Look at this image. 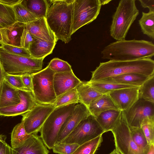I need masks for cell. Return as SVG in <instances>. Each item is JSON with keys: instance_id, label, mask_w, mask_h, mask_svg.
<instances>
[{"instance_id": "obj_1", "label": "cell", "mask_w": 154, "mask_h": 154, "mask_svg": "<svg viewBox=\"0 0 154 154\" xmlns=\"http://www.w3.org/2000/svg\"><path fill=\"white\" fill-rule=\"evenodd\" d=\"M102 58L109 60L127 61L151 58L154 56V45L144 40L116 41L105 47Z\"/></svg>"}, {"instance_id": "obj_2", "label": "cell", "mask_w": 154, "mask_h": 154, "mask_svg": "<svg viewBox=\"0 0 154 154\" xmlns=\"http://www.w3.org/2000/svg\"><path fill=\"white\" fill-rule=\"evenodd\" d=\"M89 82L101 80L112 77L129 73H139L148 76L154 75V61L151 58H143L127 61L109 60L100 63L91 72Z\"/></svg>"}, {"instance_id": "obj_3", "label": "cell", "mask_w": 154, "mask_h": 154, "mask_svg": "<svg viewBox=\"0 0 154 154\" xmlns=\"http://www.w3.org/2000/svg\"><path fill=\"white\" fill-rule=\"evenodd\" d=\"M74 0H51L46 20L57 41L67 43L72 34L73 5Z\"/></svg>"}, {"instance_id": "obj_4", "label": "cell", "mask_w": 154, "mask_h": 154, "mask_svg": "<svg viewBox=\"0 0 154 154\" xmlns=\"http://www.w3.org/2000/svg\"><path fill=\"white\" fill-rule=\"evenodd\" d=\"M135 0H121L112 17L109 32L114 39H125L131 25L139 14Z\"/></svg>"}, {"instance_id": "obj_5", "label": "cell", "mask_w": 154, "mask_h": 154, "mask_svg": "<svg viewBox=\"0 0 154 154\" xmlns=\"http://www.w3.org/2000/svg\"><path fill=\"white\" fill-rule=\"evenodd\" d=\"M44 59H36L9 53L0 47V60L6 73L22 76L32 75L42 70Z\"/></svg>"}, {"instance_id": "obj_6", "label": "cell", "mask_w": 154, "mask_h": 154, "mask_svg": "<svg viewBox=\"0 0 154 154\" xmlns=\"http://www.w3.org/2000/svg\"><path fill=\"white\" fill-rule=\"evenodd\" d=\"M76 104L55 108L46 119L40 132L41 138L48 149H52L55 144L61 127Z\"/></svg>"}, {"instance_id": "obj_7", "label": "cell", "mask_w": 154, "mask_h": 154, "mask_svg": "<svg viewBox=\"0 0 154 154\" xmlns=\"http://www.w3.org/2000/svg\"><path fill=\"white\" fill-rule=\"evenodd\" d=\"M55 72L47 66L32 75V93L36 102L45 105L53 104L57 98L54 85Z\"/></svg>"}, {"instance_id": "obj_8", "label": "cell", "mask_w": 154, "mask_h": 154, "mask_svg": "<svg viewBox=\"0 0 154 154\" xmlns=\"http://www.w3.org/2000/svg\"><path fill=\"white\" fill-rule=\"evenodd\" d=\"M113 134L116 149L121 154H147L149 150L139 148L133 141L129 126L122 111L120 119L111 131Z\"/></svg>"}, {"instance_id": "obj_9", "label": "cell", "mask_w": 154, "mask_h": 154, "mask_svg": "<svg viewBox=\"0 0 154 154\" xmlns=\"http://www.w3.org/2000/svg\"><path fill=\"white\" fill-rule=\"evenodd\" d=\"M102 5L101 0H74L72 34L82 27L95 20L100 13Z\"/></svg>"}, {"instance_id": "obj_10", "label": "cell", "mask_w": 154, "mask_h": 154, "mask_svg": "<svg viewBox=\"0 0 154 154\" xmlns=\"http://www.w3.org/2000/svg\"><path fill=\"white\" fill-rule=\"evenodd\" d=\"M105 133L96 118L90 115L82 120L60 143L80 145Z\"/></svg>"}, {"instance_id": "obj_11", "label": "cell", "mask_w": 154, "mask_h": 154, "mask_svg": "<svg viewBox=\"0 0 154 154\" xmlns=\"http://www.w3.org/2000/svg\"><path fill=\"white\" fill-rule=\"evenodd\" d=\"M54 104L37 103L30 111L21 115L24 128L29 134H37L48 116L55 109Z\"/></svg>"}, {"instance_id": "obj_12", "label": "cell", "mask_w": 154, "mask_h": 154, "mask_svg": "<svg viewBox=\"0 0 154 154\" xmlns=\"http://www.w3.org/2000/svg\"><path fill=\"white\" fill-rule=\"evenodd\" d=\"M122 111L129 126L140 128L145 119L154 117V103L138 98L129 108Z\"/></svg>"}, {"instance_id": "obj_13", "label": "cell", "mask_w": 154, "mask_h": 154, "mask_svg": "<svg viewBox=\"0 0 154 154\" xmlns=\"http://www.w3.org/2000/svg\"><path fill=\"white\" fill-rule=\"evenodd\" d=\"M90 115L88 108L85 105L80 103L76 104L72 112L67 118L61 127L55 144L60 143L82 120L87 118Z\"/></svg>"}, {"instance_id": "obj_14", "label": "cell", "mask_w": 154, "mask_h": 154, "mask_svg": "<svg viewBox=\"0 0 154 154\" xmlns=\"http://www.w3.org/2000/svg\"><path fill=\"white\" fill-rule=\"evenodd\" d=\"M19 94L20 102L14 105L0 108V116H11L21 115L31 110L38 103L32 92L19 90Z\"/></svg>"}, {"instance_id": "obj_15", "label": "cell", "mask_w": 154, "mask_h": 154, "mask_svg": "<svg viewBox=\"0 0 154 154\" xmlns=\"http://www.w3.org/2000/svg\"><path fill=\"white\" fill-rule=\"evenodd\" d=\"M139 87L117 90L108 94L119 110H126L138 99Z\"/></svg>"}, {"instance_id": "obj_16", "label": "cell", "mask_w": 154, "mask_h": 154, "mask_svg": "<svg viewBox=\"0 0 154 154\" xmlns=\"http://www.w3.org/2000/svg\"><path fill=\"white\" fill-rule=\"evenodd\" d=\"M81 82L74 74L73 71L55 73L54 77V85L57 98L76 88Z\"/></svg>"}, {"instance_id": "obj_17", "label": "cell", "mask_w": 154, "mask_h": 154, "mask_svg": "<svg viewBox=\"0 0 154 154\" xmlns=\"http://www.w3.org/2000/svg\"><path fill=\"white\" fill-rule=\"evenodd\" d=\"M25 27L34 37L48 41H57L47 23L46 18H38L33 21L25 23Z\"/></svg>"}, {"instance_id": "obj_18", "label": "cell", "mask_w": 154, "mask_h": 154, "mask_svg": "<svg viewBox=\"0 0 154 154\" xmlns=\"http://www.w3.org/2000/svg\"><path fill=\"white\" fill-rule=\"evenodd\" d=\"M12 154H48L49 151L41 137L32 134L21 145L11 148Z\"/></svg>"}, {"instance_id": "obj_19", "label": "cell", "mask_w": 154, "mask_h": 154, "mask_svg": "<svg viewBox=\"0 0 154 154\" xmlns=\"http://www.w3.org/2000/svg\"><path fill=\"white\" fill-rule=\"evenodd\" d=\"M24 27L25 23L17 21L9 26L0 29L3 43L20 47L21 37Z\"/></svg>"}, {"instance_id": "obj_20", "label": "cell", "mask_w": 154, "mask_h": 154, "mask_svg": "<svg viewBox=\"0 0 154 154\" xmlns=\"http://www.w3.org/2000/svg\"><path fill=\"white\" fill-rule=\"evenodd\" d=\"M151 76L137 73H129L108 78L99 81L140 87Z\"/></svg>"}, {"instance_id": "obj_21", "label": "cell", "mask_w": 154, "mask_h": 154, "mask_svg": "<svg viewBox=\"0 0 154 154\" xmlns=\"http://www.w3.org/2000/svg\"><path fill=\"white\" fill-rule=\"evenodd\" d=\"M20 101L19 90L5 79L0 92V108L15 105Z\"/></svg>"}, {"instance_id": "obj_22", "label": "cell", "mask_w": 154, "mask_h": 154, "mask_svg": "<svg viewBox=\"0 0 154 154\" xmlns=\"http://www.w3.org/2000/svg\"><path fill=\"white\" fill-rule=\"evenodd\" d=\"M57 42H48L34 37L28 50L32 57L36 59L44 58L52 53Z\"/></svg>"}, {"instance_id": "obj_23", "label": "cell", "mask_w": 154, "mask_h": 154, "mask_svg": "<svg viewBox=\"0 0 154 154\" xmlns=\"http://www.w3.org/2000/svg\"><path fill=\"white\" fill-rule=\"evenodd\" d=\"M76 88L79 103L83 104L87 108L92 102L103 95L93 88L88 81H82Z\"/></svg>"}, {"instance_id": "obj_24", "label": "cell", "mask_w": 154, "mask_h": 154, "mask_svg": "<svg viewBox=\"0 0 154 154\" xmlns=\"http://www.w3.org/2000/svg\"><path fill=\"white\" fill-rule=\"evenodd\" d=\"M90 113L95 118L101 113L109 110H120L108 94H103L92 102L88 107Z\"/></svg>"}, {"instance_id": "obj_25", "label": "cell", "mask_w": 154, "mask_h": 154, "mask_svg": "<svg viewBox=\"0 0 154 154\" xmlns=\"http://www.w3.org/2000/svg\"><path fill=\"white\" fill-rule=\"evenodd\" d=\"M120 110H112L104 112L96 118L105 133L111 131L119 121L122 115Z\"/></svg>"}, {"instance_id": "obj_26", "label": "cell", "mask_w": 154, "mask_h": 154, "mask_svg": "<svg viewBox=\"0 0 154 154\" xmlns=\"http://www.w3.org/2000/svg\"><path fill=\"white\" fill-rule=\"evenodd\" d=\"M27 9L38 18H46L50 4L46 0H23Z\"/></svg>"}, {"instance_id": "obj_27", "label": "cell", "mask_w": 154, "mask_h": 154, "mask_svg": "<svg viewBox=\"0 0 154 154\" xmlns=\"http://www.w3.org/2000/svg\"><path fill=\"white\" fill-rule=\"evenodd\" d=\"M142 32L151 39H154V11L142 12V16L138 20Z\"/></svg>"}, {"instance_id": "obj_28", "label": "cell", "mask_w": 154, "mask_h": 154, "mask_svg": "<svg viewBox=\"0 0 154 154\" xmlns=\"http://www.w3.org/2000/svg\"><path fill=\"white\" fill-rule=\"evenodd\" d=\"M27 133L24 126L23 122L17 124L13 128L11 133V148L17 147L21 145L27 139L32 136Z\"/></svg>"}, {"instance_id": "obj_29", "label": "cell", "mask_w": 154, "mask_h": 154, "mask_svg": "<svg viewBox=\"0 0 154 154\" xmlns=\"http://www.w3.org/2000/svg\"><path fill=\"white\" fill-rule=\"evenodd\" d=\"M22 2L12 7L17 21L26 23L38 18L27 9Z\"/></svg>"}, {"instance_id": "obj_30", "label": "cell", "mask_w": 154, "mask_h": 154, "mask_svg": "<svg viewBox=\"0 0 154 154\" xmlns=\"http://www.w3.org/2000/svg\"><path fill=\"white\" fill-rule=\"evenodd\" d=\"M102 135L79 145L72 154H95L103 142Z\"/></svg>"}, {"instance_id": "obj_31", "label": "cell", "mask_w": 154, "mask_h": 154, "mask_svg": "<svg viewBox=\"0 0 154 154\" xmlns=\"http://www.w3.org/2000/svg\"><path fill=\"white\" fill-rule=\"evenodd\" d=\"M88 82L93 88L103 94H108L112 91L117 90L137 87L130 85L104 82L100 81L92 82Z\"/></svg>"}, {"instance_id": "obj_32", "label": "cell", "mask_w": 154, "mask_h": 154, "mask_svg": "<svg viewBox=\"0 0 154 154\" xmlns=\"http://www.w3.org/2000/svg\"><path fill=\"white\" fill-rule=\"evenodd\" d=\"M16 22L12 8L0 4V29L9 26Z\"/></svg>"}, {"instance_id": "obj_33", "label": "cell", "mask_w": 154, "mask_h": 154, "mask_svg": "<svg viewBox=\"0 0 154 154\" xmlns=\"http://www.w3.org/2000/svg\"><path fill=\"white\" fill-rule=\"evenodd\" d=\"M138 98L154 103V75L139 87Z\"/></svg>"}, {"instance_id": "obj_34", "label": "cell", "mask_w": 154, "mask_h": 154, "mask_svg": "<svg viewBox=\"0 0 154 154\" xmlns=\"http://www.w3.org/2000/svg\"><path fill=\"white\" fill-rule=\"evenodd\" d=\"M79 103V96L76 87L57 98L53 104L55 108Z\"/></svg>"}, {"instance_id": "obj_35", "label": "cell", "mask_w": 154, "mask_h": 154, "mask_svg": "<svg viewBox=\"0 0 154 154\" xmlns=\"http://www.w3.org/2000/svg\"><path fill=\"white\" fill-rule=\"evenodd\" d=\"M129 127L132 138L136 144L140 149L149 150L150 145L148 144L141 128Z\"/></svg>"}, {"instance_id": "obj_36", "label": "cell", "mask_w": 154, "mask_h": 154, "mask_svg": "<svg viewBox=\"0 0 154 154\" xmlns=\"http://www.w3.org/2000/svg\"><path fill=\"white\" fill-rule=\"evenodd\" d=\"M140 128L148 144H154V117H148L145 119L141 124Z\"/></svg>"}, {"instance_id": "obj_37", "label": "cell", "mask_w": 154, "mask_h": 154, "mask_svg": "<svg viewBox=\"0 0 154 154\" xmlns=\"http://www.w3.org/2000/svg\"><path fill=\"white\" fill-rule=\"evenodd\" d=\"M55 73L70 72L72 71L71 66L66 61L58 58L51 60L47 66Z\"/></svg>"}, {"instance_id": "obj_38", "label": "cell", "mask_w": 154, "mask_h": 154, "mask_svg": "<svg viewBox=\"0 0 154 154\" xmlns=\"http://www.w3.org/2000/svg\"><path fill=\"white\" fill-rule=\"evenodd\" d=\"M79 145L76 143H60L55 144L52 149L53 152L59 154H72Z\"/></svg>"}, {"instance_id": "obj_39", "label": "cell", "mask_w": 154, "mask_h": 154, "mask_svg": "<svg viewBox=\"0 0 154 154\" xmlns=\"http://www.w3.org/2000/svg\"><path fill=\"white\" fill-rule=\"evenodd\" d=\"M0 47L3 50L10 54L28 57H32L28 49L21 47H17L3 44Z\"/></svg>"}, {"instance_id": "obj_40", "label": "cell", "mask_w": 154, "mask_h": 154, "mask_svg": "<svg viewBox=\"0 0 154 154\" xmlns=\"http://www.w3.org/2000/svg\"><path fill=\"white\" fill-rule=\"evenodd\" d=\"M5 79L11 85L19 90L29 91L25 87L21 76L12 75L5 73Z\"/></svg>"}, {"instance_id": "obj_41", "label": "cell", "mask_w": 154, "mask_h": 154, "mask_svg": "<svg viewBox=\"0 0 154 154\" xmlns=\"http://www.w3.org/2000/svg\"><path fill=\"white\" fill-rule=\"evenodd\" d=\"M34 39L33 37L25 27L21 37L20 47L28 49Z\"/></svg>"}, {"instance_id": "obj_42", "label": "cell", "mask_w": 154, "mask_h": 154, "mask_svg": "<svg viewBox=\"0 0 154 154\" xmlns=\"http://www.w3.org/2000/svg\"><path fill=\"white\" fill-rule=\"evenodd\" d=\"M23 84L26 88L32 92L33 85L32 75H27L21 76Z\"/></svg>"}, {"instance_id": "obj_43", "label": "cell", "mask_w": 154, "mask_h": 154, "mask_svg": "<svg viewBox=\"0 0 154 154\" xmlns=\"http://www.w3.org/2000/svg\"><path fill=\"white\" fill-rule=\"evenodd\" d=\"M0 154H12L11 148L5 141L0 140Z\"/></svg>"}, {"instance_id": "obj_44", "label": "cell", "mask_w": 154, "mask_h": 154, "mask_svg": "<svg viewBox=\"0 0 154 154\" xmlns=\"http://www.w3.org/2000/svg\"><path fill=\"white\" fill-rule=\"evenodd\" d=\"M143 8H148L149 11H154V0H139Z\"/></svg>"}, {"instance_id": "obj_45", "label": "cell", "mask_w": 154, "mask_h": 154, "mask_svg": "<svg viewBox=\"0 0 154 154\" xmlns=\"http://www.w3.org/2000/svg\"><path fill=\"white\" fill-rule=\"evenodd\" d=\"M23 0H0V4L13 7L15 5L21 2Z\"/></svg>"}, {"instance_id": "obj_46", "label": "cell", "mask_w": 154, "mask_h": 154, "mask_svg": "<svg viewBox=\"0 0 154 154\" xmlns=\"http://www.w3.org/2000/svg\"><path fill=\"white\" fill-rule=\"evenodd\" d=\"M5 72L0 60V92L2 86L5 79Z\"/></svg>"}, {"instance_id": "obj_47", "label": "cell", "mask_w": 154, "mask_h": 154, "mask_svg": "<svg viewBox=\"0 0 154 154\" xmlns=\"http://www.w3.org/2000/svg\"><path fill=\"white\" fill-rule=\"evenodd\" d=\"M147 154H154V144L150 145L149 149Z\"/></svg>"}, {"instance_id": "obj_48", "label": "cell", "mask_w": 154, "mask_h": 154, "mask_svg": "<svg viewBox=\"0 0 154 154\" xmlns=\"http://www.w3.org/2000/svg\"><path fill=\"white\" fill-rule=\"evenodd\" d=\"M111 0H101L102 5H104L108 3Z\"/></svg>"}, {"instance_id": "obj_49", "label": "cell", "mask_w": 154, "mask_h": 154, "mask_svg": "<svg viewBox=\"0 0 154 154\" xmlns=\"http://www.w3.org/2000/svg\"><path fill=\"white\" fill-rule=\"evenodd\" d=\"M109 154H121L116 149H114Z\"/></svg>"}, {"instance_id": "obj_50", "label": "cell", "mask_w": 154, "mask_h": 154, "mask_svg": "<svg viewBox=\"0 0 154 154\" xmlns=\"http://www.w3.org/2000/svg\"><path fill=\"white\" fill-rule=\"evenodd\" d=\"M6 138V136L5 135H2L0 134V140L5 141Z\"/></svg>"}, {"instance_id": "obj_51", "label": "cell", "mask_w": 154, "mask_h": 154, "mask_svg": "<svg viewBox=\"0 0 154 154\" xmlns=\"http://www.w3.org/2000/svg\"><path fill=\"white\" fill-rule=\"evenodd\" d=\"M3 44L2 36L0 32V44L1 45Z\"/></svg>"}, {"instance_id": "obj_52", "label": "cell", "mask_w": 154, "mask_h": 154, "mask_svg": "<svg viewBox=\"0 0 154 154\" xmlns=\"http://www.w3.org/2000/svg\"></svg>"}]
</instances>
